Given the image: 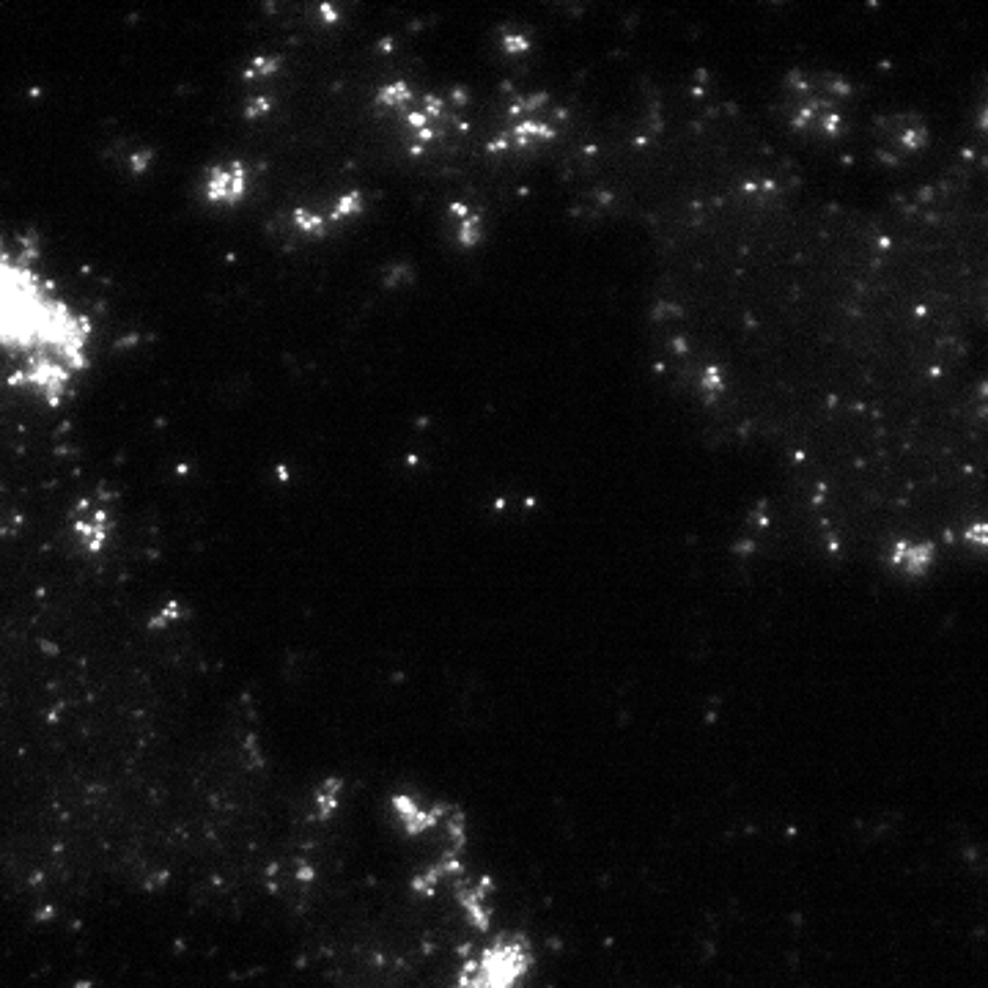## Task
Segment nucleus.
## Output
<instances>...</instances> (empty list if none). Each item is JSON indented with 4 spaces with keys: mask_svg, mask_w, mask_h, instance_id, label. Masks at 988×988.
<instances>
[{
    "mask_svg": "<svg viewBox=\"0 0 988 988\" xmlns=\"http://www.w3.org/2000/svg\"><path fill=\"white\" fill-rule=\"evenodd\" d=\"M459 215V231H462L464 245H475L478 242V217L467 209V206H456L453 209Z\"/></svg>",
    "mask_w": 988,
    "mask_h": 988,
    "instance_id": "3",
    "label": "nucleus"
},
{
    "mask_svg": "<svg viewBox=\"0 0 988 988\" xmlns=\"http://www.w3.org/2000/svg\"><path fill=\"white\" fill-rule=\"evenodd\" d=\"M983 124H986V127H988V110H986V116H983Z\"/></svg>",
    "mask_w": 988,
    "mask_h": 988,
    "instance_id": "5",
    "label": "nucleus"
},
{
    "mask_svg": "<svg viewBox=\"0 0 988 988\" xmlns=\"http://www.w3.org/2000/svg\"><path fill=\"white\" fill-rule=\"evenodd\" d=\"M964 541H967L969 547L986 549L988 552V519H978V522H972V525L964 530Z\"/></svg>",
    "mask_w": 988,
    "mask_h": 988,
    "instance_id": "4",
    "label": "nucleus"
},
{
    "mask_svg": "<svg viewBox=\"0 0 988 988\" xmlns=\"http://www.w3.org/2000/svg\"><path fill=\"white\" fill-rule=\"evenodd\" d=\"M887 560H890L892 569H898L901 574L923 577L925 571L934 566L936 547L931 541H923V538H898V541H892Z\"/></svg>",
    "mask_w": 988,
    "mask_h": 988,
    "instance_id": "1",
    "label": "nucleus"
},
{
    "mask_svg": "<svg viewBox=\"0 0 988 988\" xmlns=\"http://www.w3.org/2000/svg\"><path fill=\"white\" fill-rule=\"evenodd\" d=\"M245 190H247V173L242 165H237V162H234V165H220V168H215V171L209 173V179H206L204 184L206 198H209L212 204H223V206L242 201Z\"/></svg>",
    "mask_w": 988,
    "mask_h": 988,
    "instance_id": "2",
    "label": "nucleus"
}]
</instances>
